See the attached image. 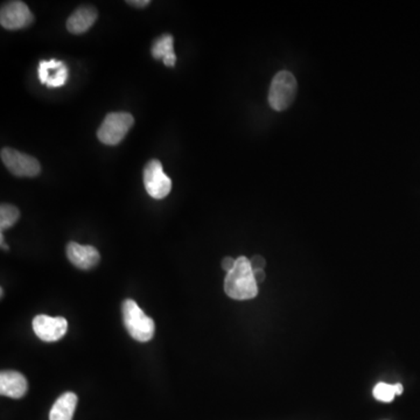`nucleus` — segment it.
<instances>
[{
	"label": "nucleus",
	"mask_w": 420,
	"mask_h": 420,
	"mask_svg": "<svg viewBox=\"0 0 420 420\" xmlns=\"http://www.w3.org/2000/svg\"><path fill=\"white\" fill-rule=\"evenodd\" d=\"M34 20L32 12L29 6L22 1H8L1 6L0 11V24L4 29L10 31L25 29Z\"/></svg>",
	"instance_id": "nucleus-7"
},
{
	"label": "nucleus",
	"mask_w": 420,
	"mask_h": 420,
	"mask_svg": "<svg viewBox=\"0 0 420 420\" xmlns=\"http://www.w3.org/2000/svg\"><path fill=\"white\" fill-rule=\"evenodd\" d=\"M144 186L153 199L161 200L170 194L172 180L167 177L159 160H150L144 168Z\"/></svg>",
	"instance_id": "nucleus-6"
},
{
	"label": "nucleus",
	"mask_w": 420,
	"mask_h": 420,
	"mask_svg": "<svg viewBox=\"0 0 420 420\" xmlns=\"http://www.w3.org/2000/svg\"><path fill=\"white\" fill-rule=\"evenodd\" d=\"M225 291L228 297L235 300H249L257 296L258 284L247 257L241 256L236 259L235 266L225 277Z\"/></svg>",
	"instance_id": "nucleus-1"
},
{
	"label": "nucleus",
	"mask_w": 420,
	"mask_h": 420,
	"mask_svg": "<svg viewBox=\"0 0 420 420\" xmlns=\"http://www.w3.org/2000/svg\"><path fill=\"white\" fill-rule=\"evenodd\" d=\"M250 264L252 270H264L266 261L261 256H254L250 259Z\"/></svg>",
	"instance_id": "nucleus-17"
},
{
	"label": "nucleus",
	"mask_w": 420,
	"mask_h": 420,
	"mask_svg": "<svg viewBox=\"0 0 420 420\" xmlns=\"http://www.w3.org/2000/svg\"><path fill=\"white\" fill-rule=\"evenodd\" d=\"M39 79L48 88H58L65 86L68 79V68L65 63L58 60L41 61L39 65Z\"/></svg>",
	"instance_id": "nucleus-10"
},
{
	"label": "nucleus",
	"mask_w": 420,
	"mask_h": 420,
	"mask_svg": "<svg viewBox=\"0 0 420 420\" xmlns=\"http://www.w3.org/2000/svg\"><path fill=\"white\" fill-rule=\"evenodd\" d=\"M0 242H1V248L4 249V250H8V247L4 243V235H3V232H1V235H0Z\"/></svg>",
	"instance_id": "nucleus-22"
},
{
	"label": "nucleus",
	"mask_w": 420,
	"mask_h": 420,
	"mask_svg": "<svg viewBox=\"0 0 420 420\" xmlns=\"http://www.w3.org/2000/svg\"><path fill=\"white\" fill-rule=\"evenodd\" d=\"M97 17L96 8L82 6L69 17L67 20V29L73 34H83L91 29V26L97 20Z\"/></svg>",
	"instance_id": "nucleus-12"
},
{
	"label": "nucleus",
	"mask_w": 420,
	"mask_h": 420,
	"mask_svg": "<svg viewBox=\"0 0 420 420\" xmlns=\"http://www.w3.org/2000/svg\"><path fill=\"white\" fill-rule=\"evenodd\" d=\"M235 264L236 259H232V257H225V259L222 261V268L227 271V273L232 271L234 266H235Z\"/></svg>",
	"instance_id": "nucleus-18"
},
{
	"label": "nucleus",
	"mask_w": 420,
	"mask_h": 420,
	"mask_svg": "<svg viewBox=\"0 0 420 420\" xmlns=\"http://www.w3.org/2000/svg\"><path fill=\"white\" fill-rule=\"evenodd\" d=\"M395 387L396 396L402 395L403 394V385L401 383L394 384Z\"/></svg>",
	"instance_id": "nucleus-21"
},
{
	"label": "nucleus",
	"mask_w": 420,
	"mask_h": 420,
	"mask_svg": "<svg viewBox=\"0 0 420 420\" xmlns=\"http://www.w3.org/2000/svg\"><path fill=\"white\" fill-rule=\"evenodd\" d=\"M174 38L170 34H163L153 42L152 56L156 60H163V65L174 67L177 56L174 54Z\"/></svg>",
	"instance_id": "nucleus-14"
},
{
	"label": "nucleus",
	"mask_w": 420,
	"mask_h": 420,
	"mask_svg": "<svg viewBox=\"0 0 420 420\" xmlns=\"http://www.w3.org/2000/svg\"><path fill=\"white\" fill-rule=\"evenodd\" d=\"M0 156L6 168L15 177L33 178L41 172L40 163L35 158L26 153L19 152L17 150L8 147L3 149Z\"/></svg>",
	"instance_id": "nucleus-5"
},
{
	"label": "nucleus",
	"mask_w": 420,
	"mask_h": 420,
	"mask_svg": "<svg viewBox=\"0 0 420 420\" xmlns=\"http://www.w3.org/2000/svg\"><path fill=\"white\" fill-rule=\"evenodd\" d=\"M134 120L131 113H113L106 115L101 127L98 129L97 137L105 145H118L131 127Z\"/></svg>",
	"instance_id": "nucleus-4"
},
{
	"label": "nucleus",
	"mask_w": 420,
	"mask_h": 420,
	"mask_svg": "<svg viewBox=\"0 0 420 420\" xmlns=\"http://www.w3.org/2000/svg\"><path fill=\"white\" fill-rule=\"evenodd\" d=\"M67 257L76 268L90 270L98 264L101 256L91 245H81L79 243L70 242L67 245Z\"/></svg>",
	"instance_id": "nucleus-9"
},
{
	"label": "nucleus",
	"mask_w": 420,
	"mask_h": 420,
	"mask_svg": "<svg viewBox=\"0 0 420 420\" xmlns=\"http://www.w3.org/2000/svg\"><path fill=\"white\" fill-rule=\"evenodd\" d=\"M124 326L134 340L147 342L152 339L156 325L134 300H125L123 304Z\"/></svg>",
	"instance_id": "nucleus-2"
},
{
	"label": "nucleus",
	"mask_w": 420,
	"mask_h": 420,
	"mask_svg": "<svg viewBox=\"0 0 420 420\" xmlns=\"http://www.w3.org/2000/svg\"><path fill=\"white\" fill-rule=\"evenodd\" d=\"M373 397L383 403H390L394 401L396 396L395 387L394 384L378 383L373 388Z\"/></svg>",
	"instance_id": "nucleus-16"
},
{
	"label": "nucleus",
	"mask_w": 420,
	"mask_h": 420,
	"mask_svg": "<svg viewBox=\"0 0 420 420\" xmlns=\"http://www.w3.org/2000/svg\"><path fill=\"white\" fill-rule=\"evenodd\" d=\"M298 83L293 74L282 70L279 72L270 86L268 103L275 111H284L290 108L297 95Z\"/></svg>",
	"instance_id": "nucleus-3"
},
{
	"label": "nucleus",
	"mask_w": 420,
	"mask_h": 420,
	"mask_svg": "<svg viewBox=\"0 0 420 420\" xmlns=\"http://www.w3.org/2000/svg\"><path fill=\"white\" fill-rule=\"evenodd\" d=\"M20 213L17 207L3 203L0 207V229L1 232L6 229L11 228L12 225H15L19 220Z\"/></svg>",
	"instance_id": "nucleus-15"
},
{
	"label": "nucleus",
	"mask_w": 420,
	"mask_h": 420,
	"mask_svg": "<svg viewBox=\"0 0 420 420\" xmlns=\"http://www.w3.org/2000/svg\"><path fill=\"white\" fill-rule=\"evenodd\" d=\"M150 0H129L127 1V4L132 5V6H136V8H146V6H149Z\"/></svg>",
	"instance_id": "nucleus-19"
},
{
	"label": "nucleus",
	"mask_w": 420,
	"mask_h": 420,
	"mask_svg": "<svg viewBox=\"0 0 420 420\" xmlns=\"http://www.w3.org/2000/svg\"><path fill=\"white\" fill-rule=\"evenodd\" d=\"M77 401V396L73 392H65L60 396L51 407L49 420H73Z\"/></svg>",
	"instance_id": "nucleus-13"
},
{
	"label": "nucleus",
	"mask_w": 420,
	"mask_h": 420,
	"mask_svg": "<svg viewBox=\"0 0 420 420\" xmlns=\"http://www.w3.org/2000/svg\"><path fill=\"white\" fill-rule=\"evenodd\" d=\"M27 380L22 373L5 370L0 373V394L10 398L19 399L27 392Z\"/></svg>",
	"instance_id": "nucleus-11"
},
{
	"label": "nucleus",
	"mask_w": 420,
	"mask_h": 420,
	"mask_svg": "<svg viewBox=\"0 0 420 420\" xmlns=\"http://www.w3.org/2000/svg\"><path fill=\"white\" fill-rule=\"evenodd\" d=\"M68 323L65 318H51L48 315H37L33 320V330L45 342H55L65 337Z\"/></svg>",
	"instance_id": "nucleus-8"
},
{
	"label": "nucleus",
	"mask_w": 420,
	"mask_h": 420,
	"mask_svg": "<svg viewBox=\"0 0 420 420\" xmlns=\"http://www.w3.org/2000/svg\"><path fill=\"white\" fill-rule=\"evenodd\" d=\"M254 277L255 279H256V283H257L258 285L263 283L265 280L264 270H254Z\"/></svg>",
	"instance_id": "nucleus-20"
}]
</instances>
